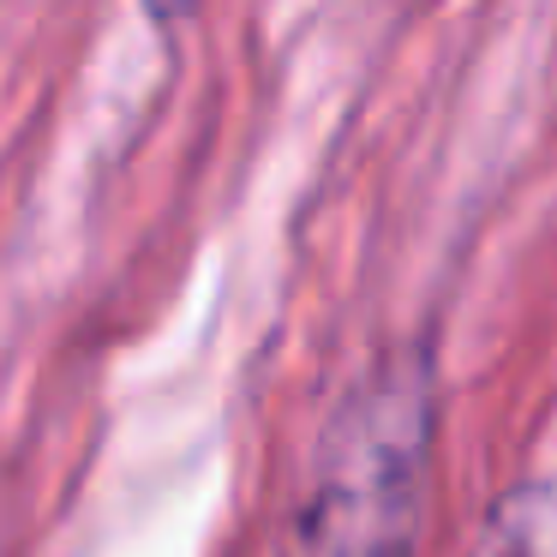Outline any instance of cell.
Wrapping results in <instances>:
<instances>
[{
	"mask_svg": "<svg viewBox=\"0 0 557 557\" xmlns=\"http://www.w3.org/2000/svg\"><path fill=\"white\" fill-rule=\"evenodd\" d=\"M432 354L396 348L372 360L318 432L282 557H413L432 492Z\"/></svg>",
	"mask_w": 557,
	"mask_h": 557,
	"instance_id": "obj_1",
	"label": "cell"
},
{
	"mask_svg": "<svg viewBox=\"0 0 557 557\" xmlns=\"http://www.w3.org/2000/svg\"><path fill=\"white\" fill-rule=\"evenodd\" d=\"M461 557H557V473L504 485Z\"/></svg>",
	"mask_w": 557,
	"mask_h": 557,
	"instance_id": "obj_2",
	"label": "cell"
},
{
	"mask_svg": "<svg viewBox=\"0 0 557 557\" xmlns=\"http://www.w3.org/2000/svg\"><path fill=\"white\" fill-rule=\"evenodd\" d=\"M193 7H198V0H145V13H150V18H186Z\"/></svg>",
	"mask_w": 557,
	"mask_h": 557,
	"instance_id": "obj_3",
	"label": "cell"
}]
</instances>
